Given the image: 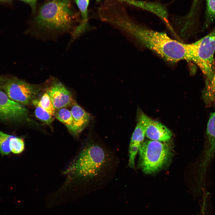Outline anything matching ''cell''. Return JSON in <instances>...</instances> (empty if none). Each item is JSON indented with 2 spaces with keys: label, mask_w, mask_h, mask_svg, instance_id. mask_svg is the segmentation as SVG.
Segmentation results:
<instances>
[{
  "label": "cell",
  "mask_w": 215,
  "mask_h": 215,
  "mask_svg": "<svg viewBox=\"0 0 215 215\" xmlns=\"http://www.w3.org/2000/svg\"><path fill=\"white\" fill-rule=\"evenodd\" d=\"M123 28L141 44L168 62L194 61L195 42L183 43L171 38L165 32L155 31L129 21L125 22Z\"/></svg>",
  "instance_id": "cell-1"
},
{
  "label": "cell",
  "mask_w": 215,
  "mask_h": 215,
  "mask_svg": "<svg viewBox=\"0 0 215 215\" xmlns=\"http://www.w3.org/2000/svg\"><path fill=\"white\" fill-rule=\"evenodd\" d=\"M106 154L102 148L94 144L85 146L64 171L66 179L62 191L75 180L84 181L98 175L105 166Z\"/></svg>",
  "instance_id": "cell-2"
},
{
  "label": "cell",
  "mask_w": 215,
  "mask_h": 215,
  "mask_svg": "<svg viewBox=\"0 0 215 215\" xmlns=\"http://www.w3.org/2000/svg\"><path fill=\"white\" fill-rule=\"evenodd\" d=\"M73 19L69 0H53L41 7L36 22L43 32L61 33L70 30Z\"/></svg>",
  "instance_id": "cell-3"
},
{
  "label": "cell",
  "mask_w": 215,
  "mask_h": 215,
  "mask_svg": "<svg viewBox=\"0 0 215 215\" xmlns=\"http://www.w3.org/2000/svg\"><path fill=\"white\" fill-rule=\"evenodd\" d=\"M138 167L146 174L155 173L164 167L172 156V150L161 142L146 140L139 149Z\"/></svg>",
  "instance_id": "cell-4"
},
{
  "label": "cell",
  "mask_w": 215,
  "mask_h": 215,
  "mask_svg": "<svg viewBox=\"0 0 215 215\" xmlns=\"http://www.w3.org/2000/svg\"><path fill=\"white\" fill-rule=\"evenodd\" d=\"M197 41L196 56L194 63L202 73L206 86L209 84L215 73V29Z\"/></svg>",
  "instance_id": "cell-5"
},
{
  "label": "cell",
  "mask_w": 215,
  "mask_h": 215,
  "mask_svg": "<svg viewBox=\"0 0 215 215\" xmlns=\"http://www.w3.org/2000/svg\"><path fill=\"white\" fill-rule=\"evenodd\" d=\"M1 88L11 100L24 105L29 104L39 91L36 86L17 78L7 80Z\"/></svg>",
  "instance_id": "cell-6"
},
{
  "label": "cell",
  "mask_w": 215,
  "mask_h": 215,
  "mask_svg": "<svg viewBox=\"0 0 215 215\" xmlns=\"http://www.w3.org/2000/svg\"><path fill=\"white\" fill-rule=\"evenodd\" d=\"M28 113L24 105L11 100L0 90V119L19 122L29 121Z\"/></svg>",
  "instance_id": "cell-7"
},
{
  "label": "cell",
  "mask_w": 215,
  "mask_h": 215,
  "mask_svg": "<svg viewBox=\"0 0 215 215\" xmlns=\"http://www.w3.org/2000/svg\"><path fill=\"white\" fill-rule=\"evenodd\" d=\"M137 118L144 123L146 128L145 136L151 140L163 142L169 141L172 136L171 132L164 125L151 119L139 110Z\"/></svg>",
  "instance_id": "cell-8"
},
{
  "label": "cell",
  "mask_w": 215,
  "mask_h": 215,
  "mask_svg": "<svg viewBox=\"0 0 215 215\" xmlns=\"http://www.w3.org/2000/svg\"><path fill=\"white\" fill-rule=\"evenodd\" d=\"M46 92L56 110L71 106L74 100L70 92L59 82H55Z\"/></svg>",
  "instance_id": "cell-9"
},
{
  "label": "cell",
  "mask_w": 215,
  "mask_h": 215,
  "mask_svg": "<svg viewBox=\"0 0 215 215\" xmlns=\"http://www.w3.org/2000/svg\"><path fill=\"white\" fill-rule=\"evenodd\" d=\"M137 122L132 133L129 149V161H135L141 143L144 141L146 134V128L142 122L137 118Z\"/></svg>",
  "instance_id": "cell-10"
},
{
  "label": "cell",
  "mask_w": 215,
  "mask_h": 215,
  "mask_svg": "<svg viewBox=\"0 0 215 215\" xmlns=\"http://www.w3.org/2000/svg\"><path fill=\"white\" fill-rule=\"evenodd\" d=\"M71 110L74 121V136L78 135L88 124L90 118V115L79 106L74 100Z\"/></svg>",
  "instance_id": "cell-11"
},
{
  "label": "cell",
  "mask_w": 215,
  "mask_h": 215,
  "mask_svg": "<svg viewBox=\"0 0 215 215\" xmlns=\"http://www.w3.org/2000/svg\"><path fill=\"white\" fill-rule=\"evenodd\" d=\"M207 140L203 151L205 156L212 158L215 155V112L212 113L207 125Z\"/></svg>",
  "instance_id": "cell-12"
},
{
  "label": "cell",
  "mask_w": 215,
  "mask_h": 215,
  "mask_svg": "<svg viewBox=\"0 0 215 215\" xmlns=\"http://www.w3.org/2000/svg\"><path fill=\"white\" fill-rule=\"evenodd\" d=\"M63 123L73 135L74 133V121L70 111L64 108L56 109L54 116Z\"/></svg>",
  "instance_id": "cell-13"
},
{
  "label": "cell",
  "mask_w": 215,
  "mask_h": 215,
  "mask_svg": "<svg viewBox=\"0 0 215 215\" xmlns=\"http://www.w3.org/2000/svg\"><path fill=\"white\" fill-rule=\"evenodd\" d=\"M32 102L36 107L35 113L36 117L46 124H50L54 120L53 116L39 104L38 100H33Z\"/></svg>",
  "instance_id": "cell-14"
},
{
  "label": "cell",
  "mask_w": 215,
  "mask_h": 215,
  "mask_svg": "<svg viewBox=\"0 0 215 215\" xmlns=\"http://www.w3.org/2000/svg\"><path fill=\"white\" fill-rule=\"evenodd\" d=\"M202 96L206 105L210 104L215 100V73L209 84L205 86Z\"/></svg>",
  "instance_id": "cell-15"
},
{
  "label": "cell",
  "mask_w": 215,
  "mask_h": 215,
  "mask_svg": "<svg viewBox=\"0 0 215 215\" xmlns=\"http://www.w3.org/2000/svg\"><path fill=\"white\" fill-rule=\"evenodd\" d=\"M9 148L11 152L14 154H17L21 153L25 148L24 139L13 135L10 139Z\"/></svg>",
  "instance_id": "cell-16"
},
{
  "label": "cell",
  "mask_w": 215,
  "mask_h": 215,
  "mask_svg": "<svg viewBox=\"0 0 215 215\" xmlns=\"http://www.w3.org/2000/svg\"><path fill=\"white\" fill-rule=\"evenodd\" d=\"M13 136L0 130V153L1 156L7 155L11 152L9 143Z\"/></svg>",
  "instance_id": "cell-17"
},
{
  "label": "cell",
  "mask_w": 215,
  "mask_h": 215,
  "mask_svg": "<svg viewBox=\"0 0 215 215\" xmlns=\"http://www.w3.org/2000/svg\"><path fill=\"white\" fill-rule=\"evenodd\" d=\"M205 19L203 29L207 27L215 19V0H207Z\"/></svg>",
  "instance_id": "cell-18"
},
{
  "label": "cell",
  "mask_w": 215,
  "mask_h": 215,
  "mask_svg": "<svg viewBox=\"0 0 215 215\" xmlns=\"http://www.w3.org/2000/svg\"><path fill=\"white\" fill-rule=\"evenodd\" d=\"M38 104L50 114L54 116L56 109L50 96L47 92L44 93L40 100L38 101Z\"/></svg>",
  "instance_id": "cell-19"
},
{
  "label": "cell",
  "mask_w": 215,
  "mask_h": 215,
  "mask_svg": "<svg viewBox=\"0 0 215 215\" xmlns=\"http://www.w3.org/2000/svg\"><path fill=\"white\" fill-rule=\"evenodd\" d=\"M89 0H76V2L82 14V21L87 22V7Z\"/></svg>",
  "instance_id": "cell-20"
},
{
  "label": "cell",
  "mask_w": 215,
  "mask_h": 215,
  "mask_svg": "<svg viewBox=\"0 0 215 215\" xmlns=\"http://www.w3.org/2000/svg\"><path fill=\"white\" fill-rule=\"evenodd\" d=\"M88 26L87 22H82L75 29L72 34V41L86 31Z\"/></svg>",
  "instance_id": "cell-21"
},
{
  "label": "cell",
  "mask_w": 215,
  "mask_h": 215,
  "mask_svg": "<svg viewBox=\"0 0 215 215\" xmlns=\"http://www.w3.org/2000/svg\"><path fill=\"white\" fill-rule=\"evenodd\" d=\"M29 4L32 7L33 11H35L37 0H21Z\"/></svg>",
  "instance_id": "cell-22"
},
{
  "label": "cell",
  "mask_w": 215,
  "mask_h": 215,
  "mask_svg": "<svg viewBox=\"0 0 215 215\" xmlns=\"http://www.w3.org/2000/svg\"><path fill=\"white\" fill-rule=\"evenodd\" d=\"M101 0H96L97 1H99ZM122 1H125L129 3L133 4L134 3V0H121Z\"/></svg>",
  "instance_id": "cell-23"
},
{
  "label": "cell",
  "mask_w": 215,
  "mask_h": 215,
  "mask_svg": "<svg viewBox=\"0 0 215 215\" xmlns=\"http://www.w3.org/2000/svg\"><path fill=\"white\" fill-rule=\"evenodd\" d=\"M2 84V80L0 78V89L1 88V86Z\"/></svg>",
  "instance_id": "cell-24"
},
{
  "label": "cell",
  "mask_w": 215,
  "mask_h": 215,
  "mask_svg": "<svg viewBox=\"0 0 215 215\" xmlns=\"http://www.w3.org/2000/svg\"><path fill=\"white\" fill-rule=\"evenodd\" d=\"M13 0H3V1H6L7 2H10Z\"/></svg>",
  "instance_id": "cell-25"
},
{
  "label": "cell",
  "mask_w": 215,
  "mask_h": 215,
  "mask_svg": "<svg viewBox=\"0 0 215 215\" xmlns=\"http://www.w3.org/2000/svg\"><path fill=\"white\" fill-rule=\"evenodd\" d=\"M0 1H3V0H0Z\"/></svg>",
  "instance_id": "cell-26"
}]
</instances>
